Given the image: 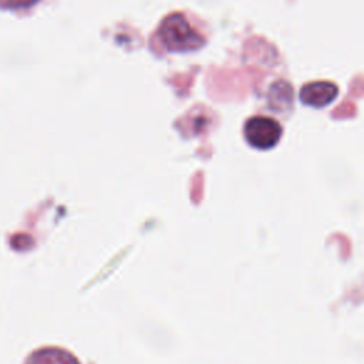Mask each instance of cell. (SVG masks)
Segmentation results:
<instances>
[{
  "label": "cell",
  "instance_id": "obj_1",
  "mask_svg": "<svg viewBox=\"0 0 364 364\" xmlns=\"http://www.w3.org/2000/svg\"><path fill=\"white\" fill-rule=\"evenodd\" d=\"M158 36L162 44L175 53L198 50L203 46L205 38L189 24L181 13L169 14L159 26Z\"/></svg>",
  "mask_w": 364,
  "mask_h": 364
},
{
  "label": "cell",
  "instance_id": "obj_2",
  "mask_svg": "<svg viewBox=\"0 0 364 364\" xmlns=\"http://www.w3.org/2000/svg\"><path fill=\"white\" fill-rule=\"evenodd\" d=\"M243 134L249 145L253 148L270 149L279 142L282 136V127L276 119L269 117H252L246 121Z\"/></svg>",
  "mask_w": 364,
  "mask_h": 364
},
{
  "label": "cell",
  "instance_id": "obj_3",
  "mask_svg": "<svg viewBox=\"0 0 364 364\" xmlns=\"http://www.w3.org/2000/svg\"><path fill=\"white\" fill-rule=\"evenodd\" d=\"M338 95V88L330 81H313L301 87L300 100L303 104L310 107H326L336 100Z\"/></svg>",
  "mask_w": 364,
  "mask_h": 364
},
{
  "label": "cell",
  "instance_id": "obj_4",
  "mask_svg": "<svg viewBox=\"0 0 364 364\" xmlns=\"http://www.w3.org/2000/svg\"><path fill=\"white\" fill-rule=\"evenodd\" d=\"M27 364H78L67 351L60 348H43L36 351L27 360Z\"/></svg>",
  "mask_w": 364,
  "mask_h": 364
},
{
  "label": "cell",
  "instance_id": "obj_5",
  "mask_svg": "<svg viewBox=\"0 0 364 364\" xmlns=\"http://www.w3.org/2000/svg\"><path fill=\"white\" fill-rule=\"evenodd\" d=\"M291 101H293V90L287 82L279 81L270 87V91H269L270 107L276 109H283L286 108V105H290Z\"/></svg>",
  "mask_w": 364,
  "mask_h": 364
},
{
  "label": "cell",
  "instance_id": "obj_6",
  "mask_svg": "<svg viewBox=\"0 0 364 364\" xmlns=\"http://www.w3.org/2000/svg\"><path fill=\"white\" fill-rule=\"evenodd\" d=\"M38 0H0V9L21 10L34 6Z\"/></svg>",
  "mask_w": 364,
  "mask_h": 364
}]
</instances>
